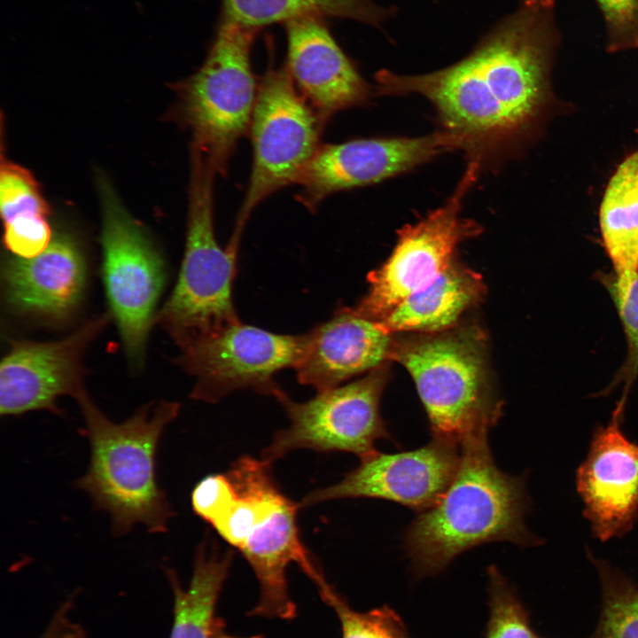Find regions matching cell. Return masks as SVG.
I'll list each match as a JSON object with an SVG mask.
<instances>
[{
    "label": "cell",
    "instance_id": "cell-26",
    "mask_svg": "<svg viewBox=\"0 0 638 638\" xmlns=\"http://www.w3.org/2000/svg\"><path fill=\"white\" fill-rule=\"evenodd\" d=\"M322 599L336 611L342 638H409L401 618L387 605L358 612L334 588Z\"/></svg>",
    "mask_w": 638,
    "mask_h": 638
},
{
    "label": "cell",
    "instance_id": "cell-24",
    "mask_svg": "<svg viewBox=\"0 0 638 638\" xmlns=\"http://www.w3.org/2000/svg\"><path fill=\"white\" fill-rule=\"evenodd\" d=\"M594 565L602 588V611L591 638H638V587L621 570L595 556Z\"/></svg>",
    "mask_w": 638,
    "mask_h": 638
},
{
    "label": "cell",
    "instance_id": "cell-15",
    "mask_svg": "<svg viewBox=\"0 0 638 638\" xmlns=\"http://www.w3.org/2000/svg\"><path fill=\"white\" fill-rule=\"evenodd\" d=\"M457 446L433 438L422 447L401 453L375 450L360 458V464L340 481L309 493L300 505L366 497L422 512L438 502L454 478L461 456Z\"/></svg>",
    "mask_w": 638,
    "mask_h": 638
},
{
    "label": "cell",
    "instance_id": "cell-13",
    "mask_svg": "<svg viewBox=\"0 0 638 638\" xmlns=\"http://www.w3.org/2000/svg\"><path fill=\"white\" fill-rule=\"evenodd\" d=\"M459 150L452 135L438 130L416 137L361 138L320 145L299 182L298 198L313 211L328 196L377 183Z\"/></svg>",
    "mask_w": 638,
    "mask_h": 638
},
{
    "label": "cell",
    "instance_id": "cell-12",
    "mask_svg": "<svg viewBox=\"0 0 638 638\" xmlns=\"http://www.w3.org/2000/svg\"><path fill=\"white\" fill-rule=\"evenodd\" d=\"M308 334L282 335L238 322L180 347L177 364L196 378L191 398L214 403L230 393L250 389L274 396L273 377L295 368Z\"/></svg>",
    "mask_w": 638,
    "mask_h": 638
},
{
    "label": "cell",
    "instance_id": "cell-14",
    "mask_svg": "<svg viewBox=\"0 0 638 638\" xmlns=\"http://www.w3.org/2000/svg\"><path fill=\"white\" fill-rule=\"evenodd\" d=\"M108 319L104 315L89 320L56 341H13L0 366L1 415L42 409L61 415L60 397L77 400L86 392L83 354Z\"/></svg>",
    "mask_w": 638,
    "mask_h": 638
},
{
    "label": "cell",
    "instance_id": "cell-28",
    "mask_svg": "<svg viewBox=\"0 0 638 638\" xmlns=\"http://www.w3.org/2000/svg\"><path fill=\"white\" fill-rule=\"evenodd\" d=\"M614 304L626 336V355L612 380L597 396H605L616 387L622 386L619 402L626 407L630 389L638 377V276L626 299Z\"/></svg>",
    "mask_w": 638,
    "mask_h": 638
},
{
    "label": "cell",
    "instance_id": "cell-2",
    "mask_svg": "<svg viewBox=\"0 0 638 638\" xmlns=\"http://www.w3.org/2000/svg\"><path fill=\"white\" fill-rule=\"evenodd\" d=\"M487 439L484 435L460 445V463L451 483L407 529L404 549L417 578L440 573L457 556L485 543L534 547L543 542L525 523L531 508L526 476L502 471Z\"/></svg>",
    "mask_w": 638,
    "mask_h": 638
},
{
    "label": "cell",
    "instance_id": "cell-11",
    "mask_svg": "<svg viewBox=\"0 0 638 638\" xmlns=\"http://www.w3.org/2000/svg\"><path fill=\"white\" fill-rule=\"evenodd\" d=\"M99 184L106 296L128 357L135 365H140L165 284V262L109 183L102 180Z\"/></svg>",
    "mask_w": 638,
    "mask_h": 638
},
{
    "label": "cell",
    "instance_id": "cell-30",
    "mask_svg": "<svg viewBox=\"0 0 638 638\" xmlns=\"http://www.w3.org/2000/svg\"><path fill=\"white\" fill-rule=\"evenodd\" d=\"M4 224L5 247L17 257L31 258L42 253L53 238L44 215H24Z\"/></svg>",
    "mask_w": 638,
    "mask_h": 638
},
{
    "label": "cell",
    "instance_id": "cell-4",
    "mask_svg": "<svg viewBox=\"0 0 638 638\" xmlns=\"http://www.w3.org/2000/svg\"><path fill=\"white\" fill-rule=\"evenodd\" d=\"M89 440L90 462L76 487L94 508L110 515L114 535L144 525L164 533L174 512L157 481L156 454L160 438L176 418L180 405L160 401L144 405L122 423L112 422L85 392L77 400Z\"/></svg>",
    "mask_w": 638,
    "mask_h": 638
},
{
    "label": "cell",
    "instance_id": "cell-21",
    "mask_svg": "<svg viewBox=\"0 0 638 638\" xmlns=\"http://www.w3.org/2000/svg\"><path fill=\"white\" fill-rule=\"evenodd\" d=\"M482 276L454 260L432 283L410 294L383 320L386 333H436L455 327L460 316L481 300Z\"/></svg>",
    "mask_w": 638,
    "mask_h": 638
},
{
    "label": "cell",
    "instance_id": "cell-29",
    "mask_svg": "<svg viewBox=\"0 0 638 638\" xmlns=\"http://www.w3.org/2000/svg\"><path fill=\"white\" fill-rule=\"evenodd\" d=\"M603 15L609 52L638 48V0H595Z\"/></svg>",
    "mask_w": 638,
    "mask_h": 638
},
{
    "label": "cell",
    "instance_id": "cell-8",
    "mask_svg": "<svg viewBox=\"0 0 638 638\" xmlns=\"http://www.w3.org/2000/svg\"><path fill=\"white\" fill-rule=\"evenodd\" d=\"M249 131L253 167L237 226L280 189L297 183L319 145L324 125L295 87L286 68H269L258 84Z\"/></svg>",
    "mask_w": 638,
    "mask_h": 638
},
{
    "label": "cell",
    "instance_id": "cell-20",
    "mask_svg": "<svg viewBox=\"0 0 638 638\" xmlns=\"http://www.w3.org/2000/svg\"><path fill=\"white\" fill-rule=\"evenodd\" d=\"M603 248L613 272L597 275L614 303L626 299L638 276V150L617 167L599 209Z\"/></svg>",
    "mask_w": 638,
    "mask_h": 638
},
{
    "label": "cell",
    "instance_id": "cell-5",
    "mask_svg": "<svg viewBox=\"0 0 638 638\" xmlns=\"http://www.w3.org/2000/svg\"><path fill=\"white\" fill-rule=\"evenodd\" d=\"M389 360L410 373L433 438L461 445L488 435L501 417L486 338L477 326L393 340Z\"/></svg>",
    "mask_w": 638,
    "mask_h": 638
},
{
    "label": "cell",
    "instance_id": "cell-16",
    "mask_svg": "<svg viewBox=\"0 0 638 638\" xmlns=\"http://www.w3.org/2000/svg\"><path fill=\"white\" fill-rule=\"evenodd\" d=\"M624 412L617 402L611 420L595 428L575 475L583 516L601 542L623 538L638 520V443L621 429Z\"/></svg>",
    "mask_w": 638,
    "mask_h": 638
},
{
    "label": "cell",
    "instance_id": "cell-18",
    "mask_svg": "<svg viewBox=\"0 0 638 638\" xmlns=\"http://www.w3.org/2000/svg\"><path fill=\"white\" fill-rule=\"evenodd\" d=\"M307 334L306 349L294 369L300 384L318 392L382 366L393 344L391 334L353 307H340Z\"/></svg>",
    "mask_w": 638,
    "mask_h": 638
},
{
    "label": "cell",
    "instance_id": "cell-17",
    "mask_svg": "<svg viewBox=\"0 0 638 638\" xmlns=\"http://www.w3.org/2000/svg\"><path fill=\"white\" fill-rule=\"evenodd\" d=\"M287 65L295 87L323 124L344 109L365 105L371 87L330 34L321 18L286 23Z\"/></svg>",
    "mask_w": 638,
    "mask_h": 638
},
{
    "label": "cell",
    "instance_id": "cell-32",
    "mask_svg": "<svg viewBox=\"0 0 638 638\" xmlns=\"http://www.w3.org/2000/svg\"><path fill=\"white\" fill-rule=\"evenodd\" d=\"M224 626H225L224 622L222 621V619H219L218 623L215 627V630H214V633L213 634V638H243V637L233 636V635L227 634L224 631ZM247 638H263V637L261 635H254V636L247 637Z\"/></svg>",
    "mask_w": 638,
    "mask_h": 638
},
{
    "label": "cell",
    "instance_id": "cell-3",
    "mask_svg": "<svg viewBox=\"0 0 638 638\" xmlns=\"http://www.w3.org/2000/svg\"><path fill=\"white\" fill-rule=\"evenodd\" d=\"M271 463L244 455L229 469L206 513L205 521L241 552L260 585L250 616L292 619L296 605L288 591L286 570L297 564L320 595L332 587L303 544L297 524L300 503L278 486Z\"/></svg>",
    "mask_w": 638,
    "mask_h": 638
},
{
    "label": "cell",
    "instance_id": "cell-33",
    "mask_svg": "<svg viewBox=\"0 0 638 638\" xmlns=\"http://www.w3.org/2000/svg\"><path fill=\"white\" fill-rule=\"evenodd\" d=\"M61 638H86V635L82 628L71 626L66 630Z\"/></svg>",
    "mask_w": 638,
    "mask_h": 638
},
{
    "label": "cell",
    "instance_id": "cell-9",
    "mask_svg": "<svg viewBox=\"0 0 638 638\" xmlns=\"http://www.w3.org/2000/svg\"><path fill=\"white\" fill-rule=\"evenodd\" d=\"M384 364L352 383L296 402L281 388L274 397L284 409L288 427L278 431L261 458L273 463L295 449L348 452L360 458L374 452L376 441L392 440L380 416V398L387 382Z\"/></svg>",
    "mask_w": 638,
    "mask_h": 638
},
{
    "label": "cell",
    "instance_id": "cell-31",
    "mask_svg": "<svg viewBox=\"0 0 638 638\" xmlns=\"http://www.w3.org/2000/svg\"><path fill=\"white\" fill-rule=\"evenodd\" d=\"M73 603L72 598L63 603L58 608L50 623L38 638H61L71 622L69 613L72 610Z\"/></svg>",
    "mask_w": 638,
    "mask_h": 638
},
{
    "label": "cell",
    "instance_id": "cell-10",
    "mask_svg": "<svg viewBox=\"0 0 638 638\" xmlns=\"http://www.w3.org/2000/svg\"><path fill=\"white\" fill-rule=\"evenodd\" d=\"M480 166L469 162L452 195L415 224L398 231L387 261L368 275L367 294L353 309L374 322L387 316L410 294L427 286L455 260L456 247L478 235L476 222L461 217L463 201L475 183Z\"/></svg>",
    "mask_w": 638,
    "mask_h": 638
},
{
    "label": "cell",
    "instance_id": "cell-19",
    "mask_svg": "<svg viewBox=\"0 0 638 638\" xmlns=\"http://www.w3.org/2000/svg\"><path fill=\"white\" fill-rule=\"evenodd\" d=\"M84 256L76 242L65 235L31 258L12 257L3 267L6 301L22 314L62 320L78 306L86 284Z\"/></svg>",
    "mask_w": 638,
    "mask_h": 638
},
{
    "label": "cell",
    "instance_id": "cell-6",
    "mask_svg": "<svg viewBox=\"0 0 638 638\" xmlns=\"http://www.w3.org/2000/svg\"><path fill=\"white\" fill-rule=\"evenodd\" d=\"M215 173L208 159L192 148L184 256L175 287L156 316L179 347L240 322L231 292L243 230L235 229L225 248L216 240Z\"/></svg>",
    "mask_w": 638,
    "mask_h": 638
},
{
    "label": "cell",
    "instance_id": "cell-7",
    "mask_svg": "<svg viewBox=\"0 0 638 638\" xmlns=\"http://www.w3.org/2000/svg\"><path fill=\"white\" fill-rule=\"evenodd\" d=\"M253 33L225 21L201 67L179 86V113L192 147L222 175L249 130L257 97L250 61Z\"/></svg>",
    "mask_w": 638,
    "mask_h": 638
},
{
    "label": "cell",
    "instance_id": "cell-25",
    "mask_svg": "<svg viewBox=\"0 0 638 638\" xmlns=\"http://www.w3.org/2000/svg\"><path fill=\"white\" fill-rule=\"evenodd\" d=\"M487 576L489 616L484 638H543L532 628L526 609L499 569L489 566Z\"/></svg>",
    "mask_w": 638,
    "mask_h": 638
},
{
    "label": "cell",
    "instance_id": "cell-23",
    "mask_svg": "<svg viewBox=\"0 0 638 638\" xmlns=\"http://www.w3.org/2000/svg\"><path fill=\"white\" fill-rule=\"evenodd\" d=\"M226 20L255 28L294 19L339 17L379 27L393 12L373 0H222Z\"/></svg>",
    "mask_w": 638,
    "mask_h": 638
},
{
    "label": "cell",
    "instance_id": "cell-27",
    "mask_svg": "<svg viewBox=\"0 0 638 638\" xmlns=\"http://www.w3.org/2000/svg\"><path fill=\"white\" fill-rule=\"evenodd\" d=\"M0 208L4 223L24 215L47 216L50 210L33 175L4 160L0 169Z\"/></svg>",
    "mask_w": 638,
    "mask_h": 638
},
{
    "label": "cell",
    "instance_id": "cell-22",
    "mask_svg": "<svg viewBox=\"0 0 638 638\" xmlns=\"http://www.w3.org/2000/svg\"><path fill=\"white\" fill-rule=\"evenodd\" d=\"M233 552L208 549L206 541L196 552L189 586L183 588L171 570H166L174 595V621L169 638H213L220 618L215 607L228 577Z\"/></svg>",
    "mask_w": 638,
    "mask_h": 638
},
{
    "label": "cell",
    "instance_id": "cell-1",
    "mask_svg": "<svg viewBox=\"0 0 638 638\" xmlns=\"http://www.w3.org/2000/svg\"><path fill=\"white\" fill-rule=\"evenodd\" d=\"M560 39L556 0H519L457 62L416 75L381 70L375 92L425 97L440 130L482 168L508 156L541 116Z\"/></svg>",
    "mask_w": 638,
    "mask_h": 638
}]
</instances>
